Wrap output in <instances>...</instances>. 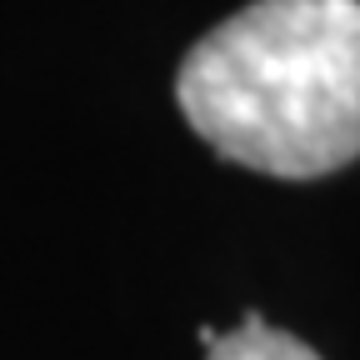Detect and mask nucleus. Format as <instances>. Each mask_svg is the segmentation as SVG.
<instances>
[{"label":"nucleus","mask_w":360,"mask_h":360,"mask_svg":"<svg viewBox=\"0 0 360 360\" xmlns=\"http://www.w3.org/2000/svg\"><path fill=\"white\" fill-rule=\"evenodd\" d=\"M175 101L245 170L315 180L360 155V0H255L191 45Z\"/></svg>","instance_id":"f257e3e1"},{"label":"nucleus","mask_w":360,"mask_h":360,"mask_svg":"<svg viewBox=\"0 0 360 360\" xmlns=\"http://www.w3.org/2000/svg\"><path fill=\"white\" fill-rule=\"evenodd\" d=\"M205 360H321L305 340L265 326L260 315H245V321L231 335H215L205 345Z\"/></svg>","instance_id":"f03ea898"}]
</instances>
